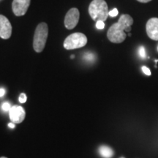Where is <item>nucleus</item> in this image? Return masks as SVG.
<instances>
[{"label":"nucleus","mask_w":158,"mask_h":158,"mask_svg":"<svg viewBox=\"0 0 158 158\" xmlns=\"http://www.w3.org/2000/svg\"><path fill=\"white\" fill-rule=\"evenodd\" d=\"M118 11L116 8H114L112 10L109 11V15L110 17H115L118 15Z\"/></svg>","instance_id":"nucleus-17"},{"label":"nucleus","mask_w":158,"mask_h":158,"mask_svg":"<svg viewBox=\"0 0 158 158\" xmlns=\"http://www.w3.org/2000/svg\"><path fill=\"white\" fill-rule=\"evenodd\" d=\"M141 70H142V71H143V73L145 75H147V76H151V71H150V70L147 68V67L143 66L141 68Z\"/></svg>","instance_id":"nucleus-16"},{"label":"nucleus","mask_w":158,"mask_h":158,"mask_svg":"<svg viewBox=\"0 0 158 158\" xmlns=\"http://www.w3.org/2000/svg\"><path fill=\"white\" fill-rule=\"evenodd\" d=\"M71 59H74L75 58V56H74V55H71Z\"/></svg>","instance_id":"nucleus-21"},{"label":"nucleus","mask_w":158,"mask_h":158,"mask_svg":"<svg viewBox=\"0 0 158 158\" xmlns=\"http://www.w3.org/2000/svg\"><path fill=\"white\" fill-rule=\"evenodd\" d=\"M138 54L141 57L142 59H145L147 56V54H146V49L143 46H141L138 50Z\"/></svg>","instance_id":"nucleus-11"},{"label":"nucleus","mask_w":158,"mask_h":158,"mask_svg":"<svg viewBox=\"0 0 158 158\" xmlns=\"http://www.w3.org/2000/svg\"><path fill=\"white\" fill-rule=\"evenodd\" d=\"M157 51H158V47H157Z\"/></svg>","instance_id":"nucleus-25"},{"label":"nucleus","mask_w":158,"mask_h":158,"mask_svg":"<svg viewBox=\"0 0 158 158\" xmlns=\"http://www.w3.org/2000/svg\"><path fill=\"white\" fill-rule=\"evenodd\" d=\"M89 13L94 21H106L109 15L107 3L105 0H93L89 7Z\"/></svg>","instance_id":"nucleus-2"},{"label":"nucleus","mask_w":158,"mask_h":158,"mask_svg":"<svg viewBox=\"0 0 158 158\" xmlns=\"http://www.w3.org/2000/svg\"><path fill=\"white\" fill-rule=\"evenodd\" d=\"M27 98L24 93H21L20 94L19 102H21V103H24V102H26V101H27Z\"/></svg>","instance_id":"nucleus-15"},{"label":"nucleus","mask_w":158,"mask_h":158,"mask_svg":"<svg viewBox=\"0 0 158 158\" xmlns=\"http://www.w3.org/2000/svg\"><path fill=\"white\" fill-rule=\"evenodd\" d=\"M5 94V89L3 88H0V98L3 97Z\"/></svg>","instance_id":"nucleus-18"},{"label":"nucleus","mask_w":158,"mask_h":158,"mask_svg":"<svg viewBox=\"0 0 158 158\" xmlns=\"http://www.w3.org/2000/svg\"><path fill=\"white\" fill-rule=\"evenodd\" d=\"M147 35L152 40H158V19L152 18L147 21L146 25Z\"/></svg>","instance_id":"nucleus-9"},{"label":"nucleus","mask_w":158,"mask_h":158,"mask_svg":"<svg viewBox=\"0 0 158 158\" xmlns=\"http://www.w3.org/2000/svg\"><path fill=\"white\" fill-rule=\"evenodd\" d=\"M133 23V19L130 15H122L118 22L114 23L108 30V39L114 43L124 42L127 37L126 32H130L131 31V26Z\"/></svg>","instance_id":"nucleus-1"},{"label":"nucleus","mask_w":158,"mask_h":158,"mask_svg":"<svg viewBox=\"0 0 158 158\" xmlns=\"http://www.w3.org/2000/svg\"><path fill=\"white\" fill-rule=\"evenodd\" d=\"M87 43V37L83 33L76 32L70 35L64 40V48L67 50L80 48Z\"/></svg>","instance_id":"nucleus-4"},{"label":"nucleus","mask_w":158,"mask_h":158,"mask_svg":"<svg viewBox=\"0 0 158 158\" xmlns=\"http://www.w3.org/2000/svg\"><path fill=\"white\" fill-rule=\"evenodd\" d=\"M2 109L5 110V111H8L11 109V105L10 102H5L4 103L2 104Z\"/></svg>","instance_id":"nucleus-12"},{"label":"nucleus","mask_w":158,"mask_h":158,"mask_svg":"<svg viewBox=\"0 0 158 158\" xmlns=\"http://www.w3.org/2000/svg\"><path fill=\"white\" fill-rule=\"evenodd\" d=\"M96 27L98 29H102L105 27V23L102 21H98L96 22Z\"/></svg>","instance_id":"nucleus-14"},{"label":"nucleus","mask_w":158,"mask_h":158,"mask_svg":"<svg viewBox=\"0 0 158 158\" xmlns=\"http://www.w3.org/2000/svg\"><path fill=\"white\" fill-rule=\"evenodd\" d=\"M0 158H7V157H0Z\"/></svg>","instance_id":"nucleus-23"},{"label":"nucleus","mask_w":158,"mask_h":158,"mask_svg":"<svg viewBox=\"0 0 158 158\" xmlns=\"http://www.w3.org/2000/svg\"><path fill=\"white\" fill-rule=\"evenodd\" d=\"M25 115V110L21 106H13L9 110L10 118L13 123H21L24 120Z\"/></svg>","instance_id":"nucleus-7"},{"label":"nucleus","mask_w":158,"mask_h":158,"mask_svg":"<svg viewBox=\"0 0 158 158\" xmlns=\"http://www.w3.org/2000/svg\"><path fill=\"white\" fill-rule=\"evenodd\" d=\"M48 35V27L46 23L43 22L37 25L33 40V48L37 53L42 52L45 46Z\"/></svg>","instance_id":"nucleus-3"},{"label":"nucleus","mask_w":158,"mask_h":158,"mask_svg":"<svg viewBox=\"0 0 158 158\" xmlns=\"http://www.w3.org/2000/svg\"><path fill=\"white\" fill-rule=\"evenodd\" d=\"M8 127L12 128V129H13V128L15 127V125L14 123H13V122H12V123H9L8 124Z\"/></svg>","instance_id":"nucleus-20"},{"label":"nucleus","mask_w":158,"mask_h":158,"mask_svg":"<svg viewBox=\"0 0 158 158\" xmlns=\"http://www.w3.org/2000/svg\"><path fill=\"white\" fill-rule=\"evenodd\" d=\"M120 158H124V157H120Z\"/></svg>","instance_id":"nucleus-24"},{"label":"nucleus","mask_w":158,"mask_h":158,"mask_svg":"<svg viewBox=\"0 0 158 158\" xmlns=\"http://www.w3.org/2000/svg\"><path fill=\"white\" fill-rule=\"evenodd\" d=\"M137 1L141 3H147V2H151L152 0H137Z\"/></svg>","instance_id":"nucleus-19"},{"label":"nucleus","mask_w":158,"mask_h":158,"mask_svg":"<svg viewBox=\"0 0 158 158\" xmlns=\"http://www.w3.org/2000/svg\"><path fill=\"white\" fill-rule=\"evenodd\" d=\"M30 5V0H13L12 9L16 16L25 15Z\"/></svg>","instance_id":"nucleus-6"},{"label":"nucleus","mask_w":158,"mask_h":158,"mask_svg":"<svg viewBox=\"0 0 158 158\" xmlns=\"http://www.w3.org/2000/svg\"><path fill=\"white\" fill-rule=\"evenodd\" d=\"M79 18H80V13L77 8H71L67 13L64 18V26L68 29H73L78 24Z\"/></svg>","instance_id":"nucleus-5"},{"label":"nucleus","mask_w":158,"mask_h":158,"mask_svg":"<svg viewBox=\"0 0 158 158\" xmlns=\"http://www.w3.org/2000/svg\"><path fill=\"white\" fill-rule=\"evenodd\" d=\"M128 36H129V37H131V33H128Z\"/></svg>","instance_id":"nucleus-22"},{"label":"nucleus","mask_w":158,"mask_h":158,"mask_svg":"<svg viewBox=\"0 0 158 158\" xmlns=\"http://www.w3.org/2000/svg\"><path fill=\"white\" fill-rule=\"evenodd\" d=\"M84 59H86V60L87 61H92L93 59H94V56L93 54H92V53H86V54H85L84 55Z\"/></svg>","instance_id":"nucleus-13"},{"label":"nucleus","mask_w":158,"mask_h":158,"mask_svg":"<svg viewBox=\"0 0 158 158\" xmlns=\"http://www.w3.org/2000/svg\"><path fill=\"white\" fill-rule=\"evenodd\" d=\"M99 154L103 158H110L113 157L114 151L108 146H101L98 149Z\"/></svg>","instance_id":"nucleus-10"},{"label":"nucleus","mask_w":158,"mask_h":158,"mask_svg":"<svg viewBox=\"0 0 158 158\" xmlns=\"http://www.w3.org/2000/svg\"><path fill=\"white\" fill-rule=\"evenodd\" d=\"M12 26L5 15H0V37L7 40L11 37Z\"/></svg>","instance_id":"nucleus-8"}]
</instances>
